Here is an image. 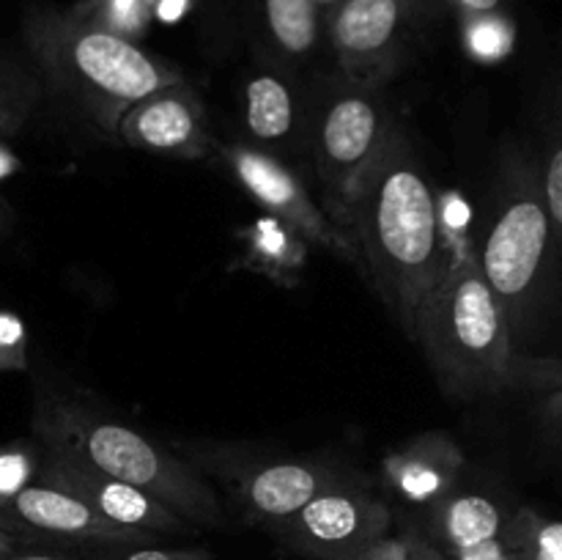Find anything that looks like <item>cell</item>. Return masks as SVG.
<instances>
[{"mask_svg": "<svg viewBox=\"0 0 562 560\" xmlns=\"http://www.w3.org/2000/svg\"><path fill=\"white\" fill-rule=\"evenodd\" d=\"M346 231L390 318L415 340L423 307L448 272L450 253L437 192L401 126L362 179Z\"/></svg>", "mask_w": 562, "mask_h": 560, "instance_id": "obj_1", "label": "cell"}, {"mask_svg": "<svg viewBox=\"0 0 562 560\" xmlns=\"http://www.w3.org/2000/svg\"><path fill=\"white\" fill-rule=\"evenodd\" d=\"M412 344L450 399H483L514 384L552 393L562 384V360H532L516 349L508 316L472 247L450 253L448 272L428 296Z\"/></svg>", "mask_w": 562, "mask_h": 560, "instance_id": "obj_2", "label": "cell"}, {"mask_svg": "<svg viewBox=\"0 0 562 560\" xmlns=\"http://www.w3.org/2000/svg\"><path fill=\"white\" fill-rule=\"evenodd\" d=\"M22 44L44 91L113 141L132 104L184 82L179 66L86 20L71 5H31L22 16Z\"/></svg>", "mask_w": 562, "mask_h": 560, "instance_id": "obj_3", "label": "cell"}, {"mask_svg": "<svg viewBox=\"0 0 562 560\" xmlns=\"http://www.w3.org/2000/svg\"><path fill=\"white\" fill-rule=\"evenodd\" d=\"M477 264L525 355L549 327L562 291V253L532 146H508L494 181Z\"/></svg>", "mask_w": 562, "mask_h": 560, "instance_id": "obj_4", "label": "cell"}, {"mask_svg": "<svg viewBox=\"0 0 562 560\" xmlns=\"http://www.w3.org/2000/svg\"><path fill=\"white\" fill-rule=\"evenodd\" d=\"M33 439L49 453L143 489L195 527H223L225 508L190 459L80 395L47 390L33 410Z\"/></svg>", "mask_w": 562, "mask_h": 560, "instance_id": "obj_5", "label": "cell"}, {"mask_svg": "<svg viewBox=\"0 0 562 560\" xmlns=\"http://www.w3.org/2000/svg\"><path fill=\"white\" fill-rule=\"evenodd\" d=\"M398 130L384 88L355 82L335 71L311 119L307 143L327 212L346 228L351 201L393 132Z\"/></svg>", "mask_w": 562, "mask_h": 560, "instance_id": "obj_6", "label": "cell"}, {"mask_svg": "<svg viewBox=\"0 0 562 560\" xmlns=\"http://www.w3.org/2000/svg\"><path fill=\"white\" fill-rule=\"evenodd\" d=\"M190 461L203 475H217L239 514L250 525H261L267 530L289 522L327 489L360 475L333 461L296 456H241L239 448L225 445H217L214 453L192 448Z\"/></svg>", "mask_w": 562, "mask_h": 560, "instance_id": "obj_7", "label": "cell"}, {"mask_svg": "<svg viewBox=\"0 0 562 560\" xmlns=\"http://www.w3.org/2000/svg\"><path fill=\"white\" fill-rule=\"evenodd\" d=\"M393 505L373 492L366 475L318 494L300 514L272 527L283 552L307 560H362V555L393 533Z\"/></svg>", "mask_w": 562, "mask_h": 560, "instance_id": "obj_8", "label": "cell"}, {"mask_svg": "<svg viewBox=\"0 0 562 560\" xmlns=\"http://www.w3.org/2000/svg\"><path fill=\"white\" fill-rule=\"evenodd\" d=\"M423 33L417 0H346L327 11V49L335 71L384 88Z\"/></svg>", "mask_w": 562, "mask_h": 560, "instance_id": "obj_9", "label": "cell"}, {"mask_svg": "<svg viewBox=\"0 0 562 560\" xmlns=\"http://www.w3.org/2000/svg\"><path fill=\"white\" fill-rule=\"evenodd\" d=\"M220 154H223L236 184L263 212L283 220L285 225H291L296 234L305 236L313 245L335 253L340 261H349L351 267L362 269L360 250H357L349 231L335 223L327 206H322L313 198V192L307 190L305 181L300 179V173L289 163H283L278 154L263 152V148L252 146L247 141L225 143V146H220Z\"/></svg>", "mask_w": 562, "mask_h": 560, "instance_id": "obj_10", "label": "cell"}, {"mask_svg": "<svg viewBox=\"0 0 562 560\" xmlns=\"http://www.w3.org/2000/svg\"><path fill=\"white\" fill-rule=\"evenodd\" d=\"M423 519L420 530L448 560H527L536 511L488 489L459 486Z\"/></svg>", "mask_w": 562, "mask_h": 560, "instance_id": "obj_11", "label": "cell"}, {"mask_svg": "<svg viewBox=\"0 0 562 560\" xmlns=\"http://www.w3.org/2000/svg\"><path fill=\"white\" fill-rule=\"evenodd\" d=\"M0 516L14 527L25 544H58V547L97 549L113 544L162 541L148 533L130 530L104 519L91 503L77 497L69 489L36 478L25 492L16 494Z\"/></svg>", "mask_w": 562, "mask_h": 560, "instance_id": "obj_12", "label": "cell"}, {"mask_svg": "<svg viewBox=\"0 0 562 560\" xmlns=\"http://www.w3.org/2000/svg\"><path fill=\"white\" fill-rule=\"evenodd\" d=\"M115 141L146 154L201 159L212 152L206 104L190 82L140 99L115 126Z\"/></svg>", "mask_w": 562, "mask_h": 560, "instance_id": "obj_13", "label": "cell"}, {"mask_svg": "<svg viewBox=\"0 0 562 560\" xmlns=\"http://www.w3.org/2000/svg\"><path fill=\"white\" fill-rule=\"evenodd\" d=\"M38 478L69 489L77 497L91 503L104 519L115 522L121 527H130V530H140L157 538L195 536L201 530L192 522H187L184 516L170 511L165 503H159L157 497L143 492V489L119 481L113 475H104V472L93 470V467L77 464V461L64 459V456L49 453V450H44Z\"/></svg>", "mask_w": 562, "mask_h": 560, "instance_id": "obj_14", "label": "cell"}, {"mask_svg": "<svg viewBox=\"0 0 562 560\" xmlns=\"http://www.w3.org/2000/svg\"><path fill=\"white\" fill-rule=\"evenodd\" d=\"M239 110L247 143L278 157L280 152H294L311 132L296 71L272 60H258L247 71L241 82Z\"/></svg>", "mask_w": 562, "mask_h": 560, "instance_id": "obj_15", "label": "cell"}, {"mask_svg": "<svg viewBox=\"0 0 562 560\" xmlns=\"http://www.w3.org/2000/svg\"><path fill=\"white\" fill-rule=\"evenodd\" d=\"M461 472L464 450L442 432L417 434L382 461V483L390 497L423 514L461 486Z\"/></svg>", "mask_w": 562, "mask_h": 560, "instance_id": "obj_16", "label": "cell"}, {"mask_svg": "<svg viewBox=\"0 0 562 560\" xmlns=\"http://www.w3.org/2000/svg\"><path fill=\"white\" fill-rule=\"evenodd\" d=\"M247 11L261 60L296 71L327 47V11L316 0H250Z\"/></svg>", "mask_w": 562, "mask_h": 560, "instance_id": "obj_17", "label": "cell"}, {"mask_svg": "<svg viewBox=\"0 0 562 560\" xmlns=\"http://www.w3.org/2000/svg\"><path fill=\"white\" fill-rule=\"evenodd\" d=\"M519 3L521 0H417L423 31L450 16L459 25L464 47L481 60H497L514 49Z\"/></svg>", "mask_w": 562, "mask_h": 560, "instance_id": "obj_18", "label": "cell"}, {"mask_svg": "<svg viewBox=\"0 0 562 560\" xmlns=\"http://www.w3.org/2000/svg\"><path fill=\"white\" fill-rule=\"evenodd\" d=\"M532 152H536L538 170H541L543 195H547V206L552 214L562 253V58L547 82L538 141L532 143Z\"/></svg>", "mask_w": 562, "mask_h": 560, "instance_id": "obj_19", "label": "cell"}, {"mask_svg": "<svg viewBox=\"0 0 562 560\" xmlns=\"http://www.w3.org/2000/svg\"><path fill=\"white\" fill-rule=\"evenodd\" d=\"M245 264H250L256 272L269 275L274 283H291L305 267L307 239L272 214L258 220L245 234Z\"/></svg>", "mask_w": 562, "mask_h": 560, "instance_id": "obj_20", "label": "cell"}, {"mask_svg": "<svg viewBox=\"0 0 562 560\" xmlns=\"http://www.w3.org/2000/svg\"><path fill=\"white\" fill-rule=\"evenodd\" d=\"M192 0H75L71 9L86 20L137 42L157 20H179Z\"/></svg>", "mask_w": 562, "mask_h": 560, "instance_id": "obj_21", "label": "cell"}, {"mask_svg": "<svg viewBox=\"0 0 562 560\" xmlns=\"http://www.w3.org/2000/svg\"><path fill=\"white\" fill-rule=\"evenodd\" d=\"M44 82L33 64L0 49V137L16 135L36 110Z\"/></svg>", "mask_w": 562, "mask_h": 560, "instance_id": "obj_22", "label": "cell"}, {"mask_svg": "<svg viewBox=\"0 0 562 560\" xmlns=\"http://www.w3.org/2000/svg\"><path fill=\"white\" fill-rule=\"evenodd\" d=\"M42 445L36 439H16L0 445V508L25 492L42 472Z\"/></svg>", "mask_w": 562, "mask_h": 560, "instance_id": "obj_23", "label": "cell"}, {"mask_svg": "<svg viewBox=\"0 0 562 560\" xmlns=\"http://www.w3.org/2000/svg\"><path fill=\"white\" fill-rule=\"evenodd\" d=\"M93 560H214L206 547H168L162 541L113 544L91 549Z\"/></svg>", "mask_w": 562, "mask_h": 560, "instance_id": "obj_24", "label": "cell"}, {"mask_svg": "<svg viewBox=\"0 0 562 560\" xmlns=\"http://www.w3.org/2000/svg\"><path fill=\"white\" fill-rule=\"evenodd\" d=\"M27 368V329L16 313L0 311V373Z\"/></svg>", "mask_w": 562, "mask_h": 560, "instance_id": "obj_25", "label": "cell"}, {"mask_svg": "<svg viewBox=\"0 0 562 560\" xmlns=\"http://www.w3.org/2000/svg\"><path fill=\"white\" fill-rule=\"evenodd\" d=\"M527 560H562V519H547L536 511Z\"/></svg>", "mask_w": 562, "mask_h": 560, "instance_id": "obj_26", "label": "cell"}, {"mask_svg": "<svg viewBox=\"0 0 562 560\" xmlns=\"http://www.w3.org/2000/svg\"><path fill=\"white\" fill-rule=\"evenodd\" d=\"M0 560H93V555L91 549L58 547V544H22L0 555Z\"/></svg>", "mask_w": 562, "mask_h": 560, "instance_id": "obj_27", "label": "cell"}, {"mask_svg": "<svg viewBox=\"0 0 562 560\" xmlns=\"http://www.w3.org/2000/svg\"><path fill=\"white\" fill-rule=\"evenodd\" d=\"M412 530H415V527L406 525L404 530L390 533V536L382 538L376 547L368 549V552L362 555V560H409V555H412Z\"/></svg>", "mask_w": 562, "mask_h": 560, "instance_id": "obj_28", "label": "cell"}, {"mask_svg": "<svg viewBox=\"0 0 562 560\" xmlns=\"http://www.w3.org/2000/svg\"><path fill=\"white\" fill-rule=\"evenodd\" d=\"M409 560H448V558H445V555L434 547V541L420 530V527H415V530H412Z\"/></svg>", "mask_w": 562, "mask_h": 560, "instance_id": "obj_29", "label": "cell"}, {"mask_svg": "<svg viewBox=\"0 0 562 560\" xmlns=\"http://www.w3.org/2000/svg\"><path fill=\"white\" fill-rule=\"evenodd\" d=\"M547 421L552 423V428L558 434H562V384L549 393L547 399Z\"/></svg>", "mask_w": 562, "mask_h": 560, "instance_id": "obj_30", "label": "cell"}, {"mask_svg": "<svg viewBox=\"0 0 562 560\" xmlns=\"http://www.w3.org/2000/svg\"><path fill=\"white\" fill-rule=\"evenodd\" d=\"M22 544H25V541H22L20 533H16L14 527H11L9 522L0 516V555H5V552H11V549L22 547Z\"/></svg>", "mask_w": 562, "mask_h": 560, "instance_id": "obj_31", "label": "cell"}, {"mask_svg": "<svg viewBox=\"0 0 562 560\" xmlns=\"http://www.w3.org/2000/svg\"><path fill=\"white\" fill-rule=\"evenodd\" d=\"M14 168H16L14 157H11L9 148H5L3 143H0V179H5V176L14 173ZM0 220H3V206H0Z\"/></svg>", "mask_w": 562, "mask_h": 560, "instance_id": "obj_32", "label": "cell"}, {"mask_svg": "<svg viewBox=\"0 0 562 560\" xmlns=\"http://www.w3.org/2000/svg\"><path fill=\"white\" fill-rule=\"evenodd\" d=\"M316 3H318V9H322V11H333L335 5L346 3V0H316Z\"/></svg>", "mask_w": 562, "mask_h": 560, "instance_id": "obj_33", "label": "cell"}]
</instances>
